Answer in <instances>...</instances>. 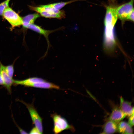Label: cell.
Wrapping results in <instances>:
<instances>
[{"mask_svg":"<svg viewBox=\"0 0 134 134\" xmlns=\"http://www.w3.org/2000/svg\"><path fill=\"white\" fill-rule=\"evenodd\" d=\"M54 122L53 131L55 134L59 133L62 131L69 130L73 132L75 130L73 126L69 124L67 120L60 115L54 113L51 115Z\"/></svg>","mask_w":134,"mask_h":134,"instance_id":"1","label":"cell"},{"mask_svg":"<svg viewBox=\"0 0 134 134\" xmlns=\"http://www.w3.org/2000/svg\"><path fill=\"white\" fill-rule=\"evenodd\" d=\"M2 15L13 27L22 25V18L9 6L4 10Z\"/></svg>","mask_w":134,"mask_h":134,"instance_id":"2","label":"cell"},{"mask_svg":"<svg viewBox=\"0 0 134 134\" xmlns=\"http://www.w3.org/2000/svg\"><path fill=\"white\" fill-rule=\"evenodd\" d=\"M24 104L28 109L31 117L35 127L41 134L43 132L42 125V119L39 115L33 104H28L23 101H21Z\"/></svg>","mask_w":134,"mask_h":134,"instance_id":"3","label":"cell"},{"mask_svg":"<svg viewBox=\"0 0 134 134\" xmlns=\"http://www.w3.org/2000/svg\"><path fill=\"white\" fill-rule=\"evenodd\" d=\"M134 0H131L128 2L116 8L118 18L123 23L127 20V18L131 12L134 9L133 4Z\"/></svg>","mask_w":134,"mask_h":134,"instance_id":"4","label":"cell"},{"mask_svg":"<svg viewBox=\"0 0 134 134\" xmlns=\"http://www.w3.org/2000/svg\"><path fill=\"white\" fill-rule=\"evenodd\" d=\"M26 29H30L39 34L43 35L46 38L47 44L48 47L45 55L44 57L46 55L49 46L50 45L48 39V35L51 33L59 30V29H56L52 30H48L44 29L41 27L33 24H30L28 25L26 27Z\"/></svg>","mask_w":134,"mask_h":134,"instance_id":"5","label":"cell"},{"mask_svg":"<svg viewBox=\"0 0 134 134\" xmlns=\"http://www.w3.org/2000/svg\"><path fill=\"white\" fill-rule=\"evenodd\" d=\"M0 73L3 82V85L8 91L11 92V87L14 84V80L11 78L7 74L5 69V66L3 65L0 61Z\"/></svg>","mask_w":134,"mask_h":134,"instance_id":"6","label":"cell"},{"mask_svg":"<svg viewBox=\"0 0 134 134\" xmlns=\"http://www.w3.org/2000/svg\"><path fill=\"white\" fill-rule=\"evenodd\" d=\"M126 116H130L134 113V108L131 103L124 100L122 97L120 98V108Z\"/></svg>","mask_w":134,"mask_h":134,"instance_id":"7","label":"cell"},{"mask_svg":"<svg viewBox=\"0 0 134 134\" xmlns=\"http://www.w3.org/2000/svg\"><path fill=\"white\" fill-rule=\"evenodd\" d=\"M126 116L120 108L116 107L113 109L109 119L117 123L124 119Z\"/></svg>","mask_w":134,"mask_h":134,"instance_id":"8","label":"cell"},{"mask_svg":"<svg viewBox=\"0 0 134 134\" xmlns=\"http://www.w3.org/2000/svg\"><path fill=\"white\" fill-rule=\"evenodd\" d=\"M29 87L46 89H60L58 86L52 83L47 81L46 80L32 84L30 85Z\"/></svg>","mask_w":134,"mask_h":134,"instance_id":"9","label":"cell"},{"mask_svg":"<svg viewBox=\"0 0 134 134\" xmlns=\"http://www.w3.org/2000/svg\"><path fill=\"white\" fill-rule=\"evenodd\" d=\"M44 79L37 77H32L22 80H14V83L17 85H20L29 87L33 83L44 81Z\"/></svg>","mask_w":134,"mask_h":134,"instance_id":"10","label":"cell"},{"mask_svg":"<svg viewBox=\"0 0 134 134\" xmlns=\"http://www.w3.org/2000/svg\"><path fill=\"white\" fill-rule=\"evenodd\" d=\"M117 123L109 120L104 124L102 133L104 134L114 133L117 130Z\"/></svg>","mask_w":134,"mask_h":134,"instance_id":"11","label":"cell"},{"mask_svg":"<svg viewBox=\"0 0 134 134\" xmlns=\"http://www.w3.org/2000/svg\"><path fill=\"white\" fill-rule=\"evenodd\" d=\"M38 13H35L27 15L22 18V25L24 28H26L29 24H33L35 20L40 17Z\"/></svg>","mask_w":134,"mask_h":134,"instance_id":"12","label":"cell"},{"mask_svg":"<svg viewBox=\"0 0 134 134\" xmlns=\"http://www.w3.org/2000/svg\"><path fill=\"white\" fill-rule=\"evenodd\" d=\"M117 130L120 133L123 134H132L133 132L132 126L125 121H122L119 124Z\"/></svg>","mask_w":134,"mask_h":134,"instance_id":"13","label":"cell"},{"mask_svg":"<svg viewBox=\"0 0 134 134\" xmlns=\"http://www.w3.org/2000/svg\"><path fill=\"white\" fill-rule=\"evenodd\" d=\"M37 13H39L41 16L46 18H55L61 19L64 18L65 16V13L61 14H52L43 11H39Z\"/></svg>","mask_w":134,"mask_h":134,"instance_id":"14","label":"cell"},{"mask_svg":"<svg viewBox=\"0 0 134 134\" xmlns=\"http://www.w3.org/2000/svg\"><path fill=\"white\" fill-rule=\"evenodd\" d=\"M78 0H72L68 1L54 3L45 5L48 7H52L57 10H60L66 5Z\"/></svg>","mask_w":134,"mask_h":134,"instance_id":"15","label":"cell"},{"mask_svg":"<svg viewBox=\"0 0 134 134\" xmlns=\"http://www.w3.org/2000/svg\"><path fill=\"white\" fill-rule=\"evenodd\" d=\"M5 70L7 74L11 78H12L14 73V68L13 65L5 66Z\"/></svg>","mask_w":134,"mask_h":134,"instance_id":"16","label":"cell"},{"mask_svg":"<svg viewBox=\"0 0 134 134\" xmlns=\"http://www.w3.org/2000/svg\"><path fill=\"white\" fill-rule=\"evenodd\" d=\"M10 0H6L0 3V15H2L5 9L9 6V3Z\"/></svg>","mask_w":134,"mask_h":134,"instance_id":"17","label":"cell"},{"mask_svg":"<svg viewBox=\"0 0 134 134\" xmlns=\"http://www.w3.org/2000/svg\"><path fill=\"white\" fill-rule=\"evenodd\" d=\"M129 124L132 127L134 125V113L130 116L128 121Z\"/></svg>","mask_w":134,"mask_h":134,"instance_id":"18","label":"cell"},{"mask_svg":"<svg viewBox=\"0 0 134 134\" xmlns=\"http://www.w3.org/2000/svg\"><path fill=\"white\" fill-rule=\"evenodd\" d=\"M127 20L134 21V9L129 14L127 18Z\"/></svg>","mask_w":134,"mask_h":134,"instance_id":"19","label":"cell"},{"mask_svg":"<svg viewBox=\"0 0 134 134\" xmlns=\"http://www.w3.org/2000/svg\"><path fill=\"white\" fill-rule=\"evenodd\" d=\"M29 134H41L38 130L35 127L33 128L31 130Z\"/></svg>","mask_w":134,"mask_h":134,"instance_id":"20","label":"cell"},{"mask_svg":"<svg viewBox=\"0 0 134 134\" xmlns=\"http://www.w3.org/2000/svg\"><path fill=\"white\" fill-rule=\"evenodd\" d=\"M18 127L19 129L20 133L21 134H27L28 133L22 129L20 128L18 126Z\"/></svg>","mask_w":134,"mask_h":134,"instance_id":"21","label":"cell"},{"mask_svg":"<svg viewBox=\"0 0 134 134\" xmlns=\"http://www.w3.org/2000/svg\"><path fill=\"white\" fill-rule=\"evenodd\" d=\"M0 85H3V82L2 76L0 73Z\"/></svg>","mask_w":134,"mask_h":134,"instance_id":"22","label":"cell"},{"mask_svg":"<svg viewBox=\"0 0 134 134\" xmlns=\"http://www.w3.org/2000/svg\"></svg>","mask_w":134,"mask_h":134,"instance_id":"23","label":"cell"}]
</instances>
